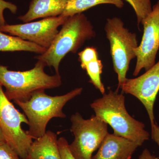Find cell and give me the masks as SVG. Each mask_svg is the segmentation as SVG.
I'll list each match as a JSON object with an SVG mask.
<instances>
[{"mask_svg":"<svg viewBox=\"0 0 159 159\" xmlns=\"http://www.w3.org/2000/svg\"><path fill=\"white\" fill-rule=\"evenodd\" d=\"M102 95L94 100L90 106L95 116L110 125L114 134L142 145L149 139L150 135L145 129V124L133 118L126 110L123 94L110 90L108 93Z\"/></svg>","mask_w":159,"mask_h":159,"instance_id":"obj_1","label":"cell"},{"mask_svg":"<svg viewBox=\"0 0 159 159\" xmlns=\"http://www.w3.org/2000/svg\"><path fill=\"white\" fill-rule=\"evenodd\" d=\"M96 33L90 21L83 13L68 17L51 46L44 53L35 57L46 66L53 67L59 74L61 60L69 53H76L86 41Z\"/></svg>","mask_w":159,"mask_h":159,"instance_id":"obj_2","label":"cell"},{"mask_svg":"<svg viewBox=\"0 0 159 159\" xmlns=\"http://www.w3.org/2000/svg\"><path fill=\"white\" fill-rule=\"evenodd\" d=\"M82 88H77L61 96H51L45 90L38 91L26 101L14 102L22 110L28 120L27 133L36 139L45 134L47 125L54 118H65L63 108L66 104L82 93Z\"/></svg>","mask_w":159,"mask_h":159,"instance_id":"obj_3","label":"cell"},{"mask_svg":"<svg viewBox=\"0 0 159 159\" xmlns=\"http://www.w3.org/2000/svg\"><path fill=\"white\" fill-rule=\"evenodd\" d=\"M45 64L38 61L34 67L28 70L12 71L0 65V84L6 89L5 93L11 101H26L35 92L59 87L60 74L49 75L44 71Z\"/></svg>","mask_w":159,"mask_h":159,"instance_id":"obj_4","label":"cell"},{"mask_svg":"<svg viewBox=\"0 0 159 159\" xmlns=\"http://www.w3.org/2000/svg\"><path fill=\"white\" fill-rule=\"evenodd\" d=\"M104 31L110 45L114 70L118 75V91L127 79L130 61L136 57L135 50L139 46L137 34L130 32L117 17L107 19Z\"/></svg>","mask_w":159,"mask_h":159,"instance_id":"obj_5","label":"cell"},{"mask_svg":"<svg viewBox=\"0 0 159 159\" xmlns=\"http://www.w3.org/2000/svg\"><path fill=\"white\" fill-rule=\"evenodd\" d=\"M70 121V130L74 136L69 145L71 153L76 159H92L109 133L108 125L95 115L85 119L79 112L73 114Z\"/></svg>","mask_w":159,"mask_h":159,"instance_id":"obj_6","label":"cell"},{"mask_svg":"<svg viewBox=\"0 0 159 159\" xmlns=\"http://www.w3.org/2000/svg\"><path fill=\"white\" fill-rule=\"evenodd\" d=\"M0 84V128L6 143L22 159H26L33 139L22 128V123L28 125L25 115L15 107L6 97Z\"/></svg>","mask_w":159,"mask_h":159,"instance_id":"obj_7","label":"cell"},{"mask_svg":"<svg viewBox=\"0 0 159 159\" xmlns=\"http://www.w3.org/2000/svg\"><path fill=\"white\" fill-rule=\"evenodd\" d=\"M68 17L62 16L46 18L37 21L22 24L0 26V31L20 38L48 49Z\"/></svg>","mask_w":159,"mask_h":159,"instance_id":"obj_8","label":"cell"},{"mask_svg":"<svg viewBox=\"0 0 159 159\" xmlns=\"http://www.w3.org/2000/svg\"><path fill=\"white\" fill-rule=\"evenodd\" d=\"M141 24L143 34L140 44L135 50L137 61L134 76H138L142 69L148 70L156 63L159 49V0Z\"/></svg>","mask_w":159,"mask_h":159,"instance_id":"obj_9","label":"cell"},{"mask_svg":"<svg viewBox=\"0 0 159 159\" xmlns=\"http://www.w3.org/2000/svg\"><path fill=\"white\" fill-rule=\"evenodd\" d=\"M120 89L141 101L147 111L151 125L155 124L154 105L159 92V61L139 77L127 78Z\"/></svg>","mask_w":159,"mask_h":159,"instance_id":"obj_10","label":"cell"},{"mask_svg":"<svg viewBox=\"0 0 159 159\" xmlns=\"http://www.w3.org/2000/svg\"><path fill=\"white\" fill-rule=\"evenodd\" d=\"M141 146L138 142L108 133L92 159H127Z\"/></svg>","mask_w":159,"mask_h":159,"instance_id":"obj_11","label":"cell"},{"mask_svg":"<svg viewBox=\"0 0 159 159\" xmlns=\"http://www.w3.org/2000/svg\"><path fill=\"white\" fill-rule=\"evenodd\" d=\"M68 0H32L28 11L19 19L28 23L40 18L60 16L66 9Z\"/></svg>","mask_w":159,"mask_h":159,"instance_id":"obj_12","label":"cell"},{"mask_svg":"<svg viewBox=\"0 0 159 159\" xmlns=\"http://www.w3.org/2000/svg\"><path fill=\"white\" fill-rule=\"evenodd\" d=\"M26 159H62L57 134L48 130L42 137L35 139L29 148Z\"/></svg>","mask_w":159,"mask_h":159,"instance_id":"obj_13","label":"cell"},{"mask_svg":"<svg viewBox=\"0 0 159 159\" xmlns=\"http://www.w3.org/2000/svg\"><path fill=\"white\" fill-rule=\"evenodd\" d=\"M47 49L20 38L8 35L0 31V51H29L39 54Z\"/></svg>","mask_w":159,"mask_h":159,"instance_id":"obj_14","label":"cell"},{"mask_svg":"<svg viewBox=\"0 0 159 159\" xmlns=\"http://www.w3.org/2000/svg\"><path fill=\"white\" fill-rule=\"evenodd\" d=\"M111 4L118 8L124 6L122 0H68L66 6L60 16L70 17L82 13L92 7L101 4Z\"/></svg>","mask_w":159,"mask_h":159,"instance_id":"obj_15","label":"cell"},{"mask_svg":"<svg viewBox=\"0 0 159 159\" xmlns=\"http://www.w3.org/2000/svg\"><path fill=\"white\" fill-rule=\"evenodd\" d=\"M102 69L103 64L102 61L98 59L89 63L86 66L84 70L86 71L90 78L89 82L103 95L105 93V89L101 80Z\"/></svg>","mask_w":159,"mask_h":159,"instance_id":"obj_16","label":"cell"},{"mask_svg":"<svg viewBox=\"0 0 159 159\" xmlns=\"http://www.w3.org/2000/svg\"><path fill=\"white\" fill-rule=\"evenodd\" d=\"M133 8L136 15L138 25L152 10L150 0H125Z\"/></svg>","mask_w":159,"mask_h":159,"instance_id":"obj_17","label":"cell"},{"mask_svg":"<svg viewBox=\"0 0 159 159\" xmlns=\"http://www.w3.org/2000/svg\"><path fill=\"white\" fill-rule=\"evenodd\" d=\"M78 60L80 66L84 70L86 66L90 62L99 59V55L96 48L93 47H88L83 51L79 52Z\"/></svg>","mask_w":159,"mask_h":159,"instance_id":"obj_18","label":"cell"},{"mask_svg":"<svg viewBox=\"0 0 159 159\" xmlns=\"http://www.w3.org/2000/svg\"><path fill=\"white\" fill-rule=\"evenodd\" d=\"M0 159H22L6 142L0 144Z\"/></svg>","mask_w":159,"mask_h":159,"instance_id":"obj_19","label":"cell"},{"mask_svg":"<svg viewBox=\"0 0 159 159\" xmlns=\"http://www.w3.org/2000/svg\"><path fill=\"white\" fill-rule=\"evenodd\" d=\"M58 147L62 159H76L71 153L69 148V144L64 137L58 139Z\"/></svg>","mask_w":159,"mask_h":159,"instance_id":"obj_20","label":"cell"},{"mask_svg":"<svg viewBox=\"0 0 159 159\" xmlns=\"http://www.w3.org/2000/svg\"><path fill=\"white\" fill-rule=\"evenodd\" d=\"M151 137L159 147V125L156 123L151 125Z\"/></svg>","mask_w":159,"mask_h":159,"instance_id":"obj_21","label":"cell"},{"mask_svg":"<svg viewBox=\"0 0 159 159\" xmlns=\"http://www.w3.org/2000/svg\"><path fill=\"white\" fill-rule=\"evenodd\" d=\"M138 159H159L155 156L152 154L147 148H145L142 151Z\"/></svg>","mask_w":159,"mask_h":159,"instance_id":"obj_22","label":"cell"},{"mask_svg":"<svg viewBox=\"0 0 159 159\" xmlns=\"http://www.w3.org/2000/svg\"><path fill=\"white\" fill-rule=\"evenodd\" d=\"M5 142H6V139H5L2 129L0 128V144H3Z\"/></svg>","mask_w":159,"mask_h":159,"instance_id":"obj_23","label":"cell"},{"mask_svg":"<svg viewBox=\"0 0 159 159\" xmlns=\"http://www.w3.org/2000/svg\"><path fill=\"white\" fill-rule=\"evenodd\" d=\"M132 157H129L128 159H131Z\"/></svg>","mask_w":159,"mask_h":159,"instance_id":"obj_24","label":"cell"}]
</instances>
